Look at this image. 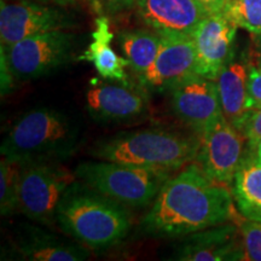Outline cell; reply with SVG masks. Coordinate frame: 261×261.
I'll use <instances>...</instances> for the list:
<instances>
[{"instance_id":"7a4b0ae2","label":"cell","mask_w":261,"mask_h":261,"mask_svg":"<svg viewBox=\"0 0 261 261\" xmlns=\"http://www.w3.org/2000/svg\"><path fill=\"white\" fill-rule=\"evenodd\" d=\"M56 223L61 230L91 250L115 246L128 234L127 207L76 179L60 201Z\"/></svg>"},{"instance_id":"4316f807","label":"cell","mask_w":261,"mask_h":261,"mask_svg":"<svg viewBox=\"0 0 261 261\" xmlns=\"http://www.w3.org/2000/svg\"><path fill=\"white\" fill-rule=\"evenodd\" d=\"M210 15L223 14L227 0H196Z\"/></svg>"},{"instance_id":"e0dca14e","label":"cell","mask_w":261,"mask_h":261,"mask_svg":"<svg viewBox=\"0 0 261 261\" xmlns=\"http://www.w3.org/2000/svg\"><path fill=\"white\" fill-rule=\"evenodd\" d=\"M249 67V62L238 60L233 56L215 80L224 116L241 132L252 114L248 107Z\"/></svg>"},{"instance_id":"2e32d148","label":"cell","mask_w":261,"mask_h":261,"mask_svg":"<svg viewBox=\"0 0 261 261\" xmlns=\"http://www.w3.org/2000/svg\"><path fill=\"white\" fill-rule=\"evenodd\" d=\"M12 249L21 259L32 261H84L91 255V249L75 240H63L32 226H25L16 234Z\"/></svg>"},{"instance_id":"5b68a950","label":"cell","mask_w":261,"mask_h":261,"mask_svg":"<svg viewBox=\"0 0 261 261\" xmlns=\"http://www.w3.org/2000/svg\"><path fill=\"white\" fill-rule=\"evenodd\" d=\"M80 181L127 208L151 204L172 172L109 161L83 162L75 167Z\"/></svg>"},{"instance_id":"7c38bea8","label":"cell","mask_w":261,"mask_h":261,"mask_svg":"<svg viewBox=\"0 0 261 261\" xmlns=\"http://www.w3.org/2000/svg\"><path fill=\"white\" fill-rule=\"evenodd\" d=\"M148 106L149 99L144 91L128 83H98L86 93L87 113L100 123L133 121L145 115Z\"/></svg>"},{"instance_id":"603a6c76","label":"cell","mask_w":261,"mask_h":261,"mask_svg":"<svg viewBox=\"0 0 261 261\" xmlns=\"http://www.w3.org/2000/svg\"><path fill=\"white\" fill-rule=\"evenodd\" d=\"M238 226L242 236L243 260L261 261V221L243 218Z\"/></svg>"},{"instance_id":"4fadbf2b","label":"cell","mask_w":261,"mask_h":261,"mask_svg":"<svg viewBox=\"0 0 261 261\" xmlns=\"http://www.w3.org/2000/svg\"><path fill=\"white\" fill-rule=\"evenodd\" d=\"M240 226L226 223L204 228L182 237L174 248L171 260L179 261H224L243 260Z\"/></svg>"},{"instance_id":"ac0fdd59","label":"cell","mask_w":261,"mask_h":261,"mask_svg":"<svg viewBox=\"0 0 261 261\" xmlns=\"http://www.w3.org/2000/svg\"><path fill=\"white\" fill-rule=\"evenodd\" d=\"M96 28L92 32V40L86 50L77 57V61H86L93 64L94 69L104 80L127 84L128 62L125 57L119 56L112 44L114 34L110 31L108 16H98L94 21Z\"/></svg>"},{"instance_id":"f546056e","label":"cell","mask_w":261,"mask_h":261,"mask_svg":"<svg viewBox=\"0 0 261 261\" xmlns=\"http://www.w3.org/2000/svg\"><path fill=\"white\" fill-rule=\"evenodd\" d=\"M253 151H255V154L257 155V158H259V159L261 160V140H260L259 144H257L255 150H253Z\"/></svg>"},{"instance_id":"8fae6325","label":"cell","mask_w":261,"mask_h":261,"mask_svg":"<svg viewBox=\"0 0 261 261\" xmlns=\"http://www.w3.org/2000/svg\"><path fill=\"white\" fill-rule=\"evenodd\" d=\"M158 57L139 81L146 90L171 92L181 80L197 74V54L194 39L184 34H160Z\"/></svg>"},{"instance_id":"ba28073f","label":"cell","mask_w":261,"mask_h":261,"mask_svg":"<svg viewBox=\"0 0 261 261\" xmlns=\"http://www.w3.org/2000/svg\"><path fill=\"white\" fill-rule=\"evenodd\" d=\"M243 133L220 115L201 136L196 165L208 178L223 185H230L248 150Z\"/></svg>"},{"instance_id":"30bf717a","label":"cell","mask_w":261,"mask_h":261,"mask_svg":"<svg viewBox=\"0 0 261 261\" xmlns=\"http://www.w3.org/2000/svg\"><path fill=\"white\" fill-rule=\"evenodd\" d=\"M172 110L197 136L223 115L217 83L200 74L181 80L171 91Z\"/></svg>"},{"instance_id":"5bb4252c","label":"cell","mask_w":261,"mask_h":261,"mask_svg":"<svg viewBox=\"0 0 261 261\" xmlns=\"http://www.w3.org/2000/svg\"><path fill=\"white\" fill-rule=\"evenodd\" d=\"M237 27L223 14L208 15L196 28L194 39L197 54V74L217 80L232 58Z\"/></svg>"},{"instance_id":"83f0119b","label":"cell","mask_w":261,"mask_h":261,"mask_svg":"<svg viewBox=\"0 0 261 261\" xmlns=\"http://www.w3.org/2000/svg\"><path fill=\"white\" fill-rule=\"evenodd\" d=\"M252 63L261 67V33L252 34Z\"/></svg>"},{"instance_id":"9a60e30c","label":"cell","mask_w":261,"mask_h":261,"mask_svg":"<svg viewBox=\"0 0 261 261\" xmlns=\"http://www.w3.org/2000/svg\"><path fill=\"white\" fill-rule=\"evenodd\" d=\"M143 23L159 34L192 35L208 12L196 0H139Z\"/></svg>"},{"instance_id":"d4e9b609","label":"cell","mask_w":261,"mask_h":261,"mask_svg":"<svg viewBox=\"0 0 261 261\" xmlns=\"http://www.w3.org/2000/svg\"><path fill=\"white\" fill-rule=\"evenodd\" d=\"M248 107L250 113L261 108V67L250 64L248 74Z\"/></svg>"},{"instance_id":"f1b7e54d","label":"cell","mask_w":261,"mask_h":261,"mask_svg":"<svg viewBox=\"0 0 261 261\" xmlns=\"http://www.w3.org/2000/svg\"><path fill=\"white\" fill-rule=\"evenodd\" d=\"M35 2L51 3V4H56L60 6H68V5H74L77 0H35Z\"/></svg>"},{"instance_id":"ffe728a7","label":"cell","mask_w":261,"mask_h":261,"mask_svg":"<svg viewBox=\"0 0 261 261\" xmlns=\"http://www.w3.org/2000/svg\"><path fill=\"white\" fill-rule=\"evenodd\" d=\"M161 35L152 29H132L119 33V46L128 68L140 81L158 57Z\"/></svg>"},{"instance_id":"9c48e42d","label":"cell","mask_w":261,"mask_h":261,"mask_svg":"<svg viewBox=\"0 0 261 261\" xmlns=\"http://www.w3.org/2000/svg\"><path fill=\"white\" fill-rule=\"evenodd\" d=\"M74 27V19L61 9L40 3L21 0L0 6V40L2 46H10L33 35Z\"/></svg>"},{"instance_id":"8992f818","label":"cell","mask_w":261,"mask_h":261,"mask_svg":"<svg viewBox=\"0 0 261 261\" xmlns=\"http://www.w3.org/2000/svg\"><path fill=\"white\" fill-rule=\"evenodd\" d=\"M76 179L60 162L21 165L19 212L34 223L54 226L58 203Z\"/></svg>"},{"instance_id":"277c9868","label":"cell","mask_w":261,"mask_h":261,"mask_svg":"<svg viewBox=\"0 0 261 261\" xmlns=\"http://www.w3.org/2000/svg\"><path fill=\"white\" fill-rule=\"evenodd\" d=\"M200 144L201 137L196 133L146 128L99 139L89 154L102 161L174 173L195 161Z\"/></svg>"},{"instance_id":"6da1fadb","label":"cell","mask_w":261,"mask_h":261,"mask_svg":"<svg viewBox=\"0 0 261 261\" xmlns=\"http://www.w3.org/2000/svg\"><path fill=\"white\" fill-rule=\"evenodd\" d=\"M240 215L226 185L213 181L192 163L163 184L142 230L156 238H182L217 225H238L243 219Z\"/></svg>"},{"instance_id":"44dd1931","label":"cell","mask_w":261,"mask_h":261,"mask_svg":"<svg viewBox=\"0 0 261 261\" xmlns=\"http://www.w3.org/2000/svg\"><path fill=\"white\" fill-rule=\"evenodd\" d=\"M21 165L2 158L0 161V213L9 217L19 211Z\"/></svg>"},{"instance_id":"cb8c5ba5","label":"cell","mask_w":261,"mask_h":261,"mask_svg":"<svg viewBox=\"0 0 261 261\" xmlns=\"http://www.w3.org/2000/svg\"><path fill=\"white\" fill-rule=\"evenodd\" d=\"M90 8L99 16H114L137 8L139 0H86Z\"/></svg>"},{"instance_id":"3957f363","label":"cell","mask_w":261,"mask_h":261,"mask_svg":"<svg viewBox=\"0 0 261 261\" xmlns=\"http://www.w3.org/2000/svg\"><path fill=\"white\" fill-rule=\"evenodd\" d=\"M81 142V126L69 114L41 107L16 120L2 144V158L18 165L60 162L73 156Z\"/></svg>"},{"instance_id":"52a82bcc","label":"cell","mask_w":261,"mask_h":261,"mask_svg":"<svg viewBox=\"0 0 261 261\" xmlns=\"http://www.w3.org/2000/svg\"><path fill=\"white\" fill-rule=\"evenodd\" d=\"M75 44L73 33L54 31L2 46V56L15 80L28 81L46 76L67 64L73 57Z\"/></svg>"},{"instance_id":"7402d4cb","label":"cell","mask_w":261,"mask_h":261,"mask_svg":"<svg viewBox=\"0 0 261 261\" xmlns=\"http://www.w3.org/2000/svg\"><path fill=\"white\" fill-rule=\"evenodd\" d=\"M223 15L237 28L261 33V0H227Z\"/></svg>"},{"instance_id":"484cf974","label":"cell","mask_w":261,"mask_h":261,"mask_svg":"<svg viewBox=\"0 0 261 261\" xmlns=\"http://www.w3.org/2000/svg\"><path fill=\"white\" fill-rule=\"evenodd\" d=\"M242 133L249 150H255L261 140V108L250 114L244 125Z\"/></svg>"},{"instance_id":"d6986e66","label":"cell","mask_w":261,"mask_h":261,"mask_svg":"<svg viewBox=\"0 0 261 261\" xmlns=\"http://www.w3.org/2000/svg\"><path fill=\"white\" fill-rule=\"evenodd\" d=\"M231 185V194L241 215L261 221V160L255 151L248 149Z\"/></svg>"}]
</instances>
